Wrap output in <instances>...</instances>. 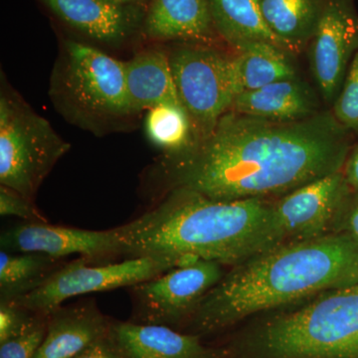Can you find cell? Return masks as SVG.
<instances>
[{
	"instance_id": "6da1fadb",
	"label": "cell",
	"mask_w": 358,
	"mask_h": 358,
	"mask_svg": "<svg viewBox=\"0 0 358 358\" xmlns=\"http://www.w3.org/2000/svg\"><path fill=\"white\" fill-rule=\"evenodd\" d=\"M352 136L331 112L282 122L231 110L208 138L166 154L155 176L167 192L220 201L287 194L343 171Z\"/></svg>"
},
{
	"instance_id": "7a4b0ae2",
	"label": "cell",
	"mask_w": 358,
	"mask_h": 358,
	"mask_svg": "<svg viewBox=\"0 0 358 358\" xmlns=\"http://www.w3.org/2000/svg\"><path fill=\"white\" fill-rule=\"evenodd\" d=\"M117 229L124 260L159 257L182 265L203 260L233 267L285 242L274 203L220 201L181 189Z\"/></svg>"
},
{
	"instance_id": "3957f363",
	"label": "cell",
	"mask_w": 358,
	"mask_h": 358,
	"mask_svg": "<svg viewBox=\"0 0 358 358\" xmlns=\"http://www.w3.org/2000/svg\"><path fill=\"white\" fill-rule=\"evenodd\" d=\"M357 282L358 245L345 233L284 242L233 266L199 303L190 329L199 336L214 333Z\"/></svg>"
},
{
	"instance_id": "277c9868",
	"label": "cell",
	"mask_w": 358,
	"mask_h": 358,
	"mask_svg": "<svg viewBox=\"0 0 358 358\" xmlns=\"http://www.w3.org/2000/svg\"><path fill=\"white\" fill-rule=\"evenodd\" d=\"M232 352L241 358H358V282L262 320Z\"/></svg>"
},
{
	"instance_id": "5b68a950",
	"label": "cell",
	"mask_w": 358,
	"mask_h": 358,
	"mask_svg": "<svg viewBox=\"0 0 358 358\" xmlns=\"http://www.w3.org/2000/svg\"><path fill=\"white\" fill-rule=\"evenodd\" d=\"M50 95L68 120L90 131H103L134 115L124 63L80 42H65Z\"/></svg>"
},
{
	"instance_id": "8992f818",
	"label": "cell",
	"mask_w": 358,
	"mask_h": 358,
	"mask_svg": "<svg viewBox=\"0 0 358 358\" xmlns=\"http://www.w3.org/2000/svg\"><path fill=\"white\" fill-rule=\"evenodd\" d=\"M70 148L17 94L2 89L0 185L34 202L40 186Z\"/></svg>"
},
{
	"instance_id": "52a82bcc",
	"label": "cell",
	"mask_w": 358,
	"mask_h": 358,
	"mask_svg": "<svg viewBox=\"0 0 358 358\" xmlns=\"http://www.w3.org/2000/svg\"><path fill=\"white\" fill-rule=\"evenodd\" d=\"M81 257L63 264L36 289L11 301L33 313L49 315L75 296L134 287L182 265L171 258L143 257L122 262L89 263Z\"/></svg>"
},
{
	"instance_id": "ba28073f",
	"label": "cell",
	"mask_w": 358,
	"mask_h": 358,
	"mask_svg": "<svg viewBox=\"0 0 358 358\" xmlns=\"http://www.w3.org/2000/svg\"><path fill=\"white\" fill-rule=\"evenodd\" d=\"M179 100L192 121L194 141L208 138L236 96L232 59L204 47H185L169 56Z\"/></svg>"
},
{
	"instance_id": "9c48e42d",
	"label": "cell",
	"mask_w": 358,
	"mask_h": 358,
	"mask_svg": "<svg viewBox=\"0 0 358 358\" xmlns=\"http://www.w3.org/2000/svg\"><path fill=\"white\" fill-rule=\"evenodd\" d=\"M224 275L221 264L199 260L131 287V322L171 327L192 320L204 296Z\"/></svg>"
},
{
	"instance_id": "30bf717a",
	"label": "cell",
	"mask_w": 358,
	"mask_h": 358,
	"mask_svg": "<svg viewBox=\"0 0 358 358\" xmlns=\"http://www.w3.org/2000/svg\"><path fill=\"white\" fill-rule=\"evenodd\" d=\"M310 41L313 77L327 102H334L358 51V14L352 3L326 0Z\"/></svg>"
},
{
	"instance_id": "8fae6325",
	"label": "cell",
	"mask_w": 358,
	"mask_h": 358,
	"mask_svg": "<svg viewBox=\"0 0 358 358\" xmlns=\"http://www.w3.org/2000/svg\"><path fill=\"white\" fill-rule=\"evenodd\" d=\"M350 192L343 171H339L287 193L274 203L275 220L285 242L334 232L338 212Z\"/></svg>"
},
{
	"instance_id": "7c38bea8",
	"label": "cell",
	"mask_w": 358,
	"mask_h": 358,
	"mask_svg": "<svg viewBox=\"0 0 358 358\" xmlns=\"http://www.w3.org/2000/svg\"><path fill=\"white\" fill-rule=\"evenodd\" d=\"M1 250L10 253H39L56 260L81 255L89 260L120 257L117 228L96 231L51 225L49 222H25L2 232Z\"/></svg>"
},
{
	"instance_id": "4fadbf2b",
	"label": "cell",
	"mask_w": 358,
	"mask_h": 358,
	"mask_svg": "<svg viewBox=\"0 0 358 358\" xmlns=\"http://www.w3.org/2000/svg\"><path fill=\"white\" fill-rule=\"evenodd\" d=\"M109 336L124 358H223L200 336L171 327L134 322H110Z\"/></svg>"
},
{
	"instance_id": "5bb4252c",
	"label": "cell",
	"mask_w": 358,
	"mask_h": 358,
	"mask_svg": "<svg viewBox=\"0 0 358 358\" xmlns=\"http://www.w3.org/2000/svg\"><path fill=\"white\" fill-rule=\"evenodd\" d=\"M110 322L94 303L59 308L48 315L34 358H74L109 334Z\"/></svg>"
},
{
	"instance_id": "9a60e30c",
	"label": "cell",
	"mask_w": 358,
	"mask_h": 358,
	"mask_svg": "<svg viewBox=\"0 0 358 358\" xmlns=\"http://www.w3.org/2000/svg\"><path fill=\"white\" fill-rule=\"evenodd\" d=\"M317 96L299 78L281 80L235 96L231 110L272 121H298L317 113Z\"/></svg>"
},
{
	"instance_id": "2e32d148",
	"label": "cell",
	"mask_w": 358,
	"mask_h": 358,
	"mask_svg": "<svg viewBox=\"0 0 358 358\" xmlns=\"http://www.w3.org/2000/svg\"><path fill=\"white\" fill-rule=\"evenodd\" d=\"M124 63L127 92L134 115L160 105L182 106L169 56L164 52L143 51Z\"/></svg>"
},
{
	"instance_id": "e0dca14e",
	"label": "cell",
	"mask_w": 358,
	"mask_h": 358,
	"mask_svg": "<svg viewBox=\"0 0 358 358\" xmlns=\"http://www.w3.org/2000/svg\"><path fill=\"white\" fill-rule=\"evenodd\" d=\"M213 20L208 0H150L143 31L155 40L210 38Z\"/></svg>"
},
{
	"instance_id": "ac0fdd59",
	"label": "cell",
	"mask_w": 358,
	"mask_h": 358,
	"mask_svg": "<svg viewBox=\"0 0 358 358\" xmlns=\"http://www.w3.org/2000/svg\"><path fill=\"white\" fill-rule=\"evenodd\" d=\"M59 18L80 32L106 43H117L133 27L131 8L105 0H42Z\"/></svg>"
},
{
	"instance_id": "d6986e66",
	"label": "cell",
	"mask_w": 358,
	"mask_h": 358,
	"mask_svg": "<svg viewBox=\"0 0 358 358\" xmlns=\"http://www.w3.org/2000/svg\"><path fill=\"white\" fill-rule=\"evenodd\" d=\"M214 28L235 48L248 42H267L289 52L268 27L261 0H208Z\"/></svg>"
},
{
	"instance_id": "ffe728a7",
	"label": "cell",
	"mask_w": 358,
	"mask_h": 358,
	"mask_svg": "<svg viewBox=\"0 0 358 358\" xmlns=\"http://www.w3.org/2000/svg\"><path fill=\"white\" fill-rule=\"evenodd\" d=\"M232 58L236 94L253 91L268 84L296 77L289 52L267 42H248L238 47ZM236 95V96H237Z\"/></svg>"
},
{
	"instance_id": "44dd1931",
	"label": "cell",
	"mask_w": 358,
	"mask_h": 358,
	"mask_svg": "<svg viewBox=\"0 0 358 358\" xmlns=\"http://www.w3.org/2000/svg\"><path fill=\"white\" fill-rule=\"evenodd\" d=\"M324 3L326 0H261V9L289 53H298L312 40Z\"/></svg>"
},
{
	"instance_id": "7402d4cb",
	"label": "cell",
	"mask_w": 358,
	"mask_h": 358,
	"mask_svg": "<svg viewBox=\"0 0 358 358\" xmlns=\"http://www.w3.org/2000/svg\"><path fill=\"white\" fill-rule=\"evenodd\" d=\"M39 253L0 252V296L11 301L40 286L63 264Z\"/></svg>"
},
{
	"instance_id": "603a6c76",
	"label": "cell",
	"mask_w": 358,
	"mask_h": 358,
	"mask_svg": "<svg viewBox=\"0 0 358 358\" xmlns=\"http://www.w3.org/2000/svg\"><path fill=\"white\" fill-rule=\"evenodd\" d=\"M148 138L166 154H178L190 147L194 134L189 115L182 106L160 105L148 110Z\"/></svg>"
},
{
	"instance_id": "cb8c5ba5",
	"label": "cell",
	"mask_w": 358,
	"mask_h": 358,
	"mask_svg": "<svg viewBox=\"0 0 358 358\" xmlns=\"http://www.w3.org/2000/svg\"><path fill=\"white\" fill-rule=\"evenodd\" d=\"M333 114L358 140V51L353 56L345 81L334 100Z\"/></svg>"
},
{
	"instance_id": "d4e9b609",
	"label": "cell",
	"mask_w": 358,
	"mask_h": 358,
	"mask_svg": "<svg viewBox=\"0 0 358 358\" xmlns=\"http://www.w3.org/2000/svg\"><path fill=\"white\" fill-rule=\"evenodd\" d=\"M47 322L48 315H37L22 334L0 345V358H34L46 334Z\"/></svg>"
},
{
	"instance_id": "484cf974",
	"label": "cell",
	"mask_w": 358,
	"mask_h": 358,
	"mask_svg": "<svg viewBox=\"0 0 358 358\" xmlns=\"http://www.w3.org/2000/svg\"><path fill=\"white\" fill-rule=\"evenodd\" d=\"M36 317V313L29 312L13 301H1L0 303V345L22 334Z\"/></svg>"
},
{
	"instance_id": "4316f807",
	"label": "cell",
	"mask_w": 358,
	"mask_h": 358,
	"mask_svg": "<svg viewBox=\"0 0 358 358\" xmlns=\"http://www.w3.org/2000/svg\"><path fill=\"white\" fill-rule=\"evenodd\" d=\"M0 214L1 216H15L26 222H48L34 202L2 185L0 186Z\"/></svg>"
},
{
	"instance_id": "83f0119b",
	"label": "cell",
	"mask_w": 358,
	"mask_h": 358,
	"mask_svg": "<svg viewBox=\"0 0 358 358\" xmlns=\"http://www.w3.org/2000/svg\"><path fill=\"white\" fill-rule=\"evenodd\" d=\"M334 232L345 233L358 245V192L346 197L334 222Z\"/></svg>"
},
{
	"instance_id": "f1b7e54d",
	"label": "cell",
	"mask_w": 358,
	"mask_h": 358,
	"mask_svg": "<svg viewBox=\"0 0 358 358\" xmlns=\"http://www.w3.org/2000/svg\"><path fill=\"white\" fill-rule=\"evenodd\" d=\"M74 358H124L117 346L113 343L109 334L99 339L94 345L79 353Z\"/></svg>"
},
{
	"instance_id": "f546056e",
	"label": "cell",
	"mask_w": 358,
	"mask_h": 358,
	"mask_svg": "<svg viewBox=\"0 0 358 358\" xmlns=\"http://www.w3.org/2000/svg\"><path fill=\"white\" fill-rule=\"evenodd\" d=\"M343 173L350 189L358 192V143L350 150L343 166Z\"/></svg>"
},
{
	"instance_id": "4dcf8cb0",
	"label": "cell",
	"mask_w": 358,
	"mask_h": 358,
	"mask_svg": "<svg viewBox=\"0 0 358 358\" xmlns=\"http://www.w3.org/2000/svg\"><path fill=\"white\" fill-rule=\"evenodd\" d=\"M105 1L110 2L115 6L127 7V8L145 6L148 3H150V0H105Z\"/></svg>"
}]
</instances>
